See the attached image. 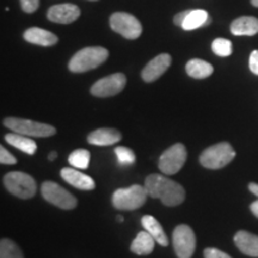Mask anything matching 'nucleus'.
Returning a JSON list of instances; mask_svg holds the SVG:
<instances>
[{
    "label": "nucleus",
    "instance_id": "1",
    "mask_svg": "<svg viewBox=\"0 0 258 258\" xmlns=\"http://www.w3.org/2000/svg\"><path fill=\"white\" fill-rule=\"evenodd\" d=\"M145 188L148 196L159 199L161 202L169 207L178 206L185 200V190L179 183L161 175H150L145 179Z\"/></svg>",
    "mask_w": 258,
    "mask_h": 258
},
{
    "label": "nucleus",
    "instance_id": "2",
    "mask_svg": "<svg viewBox=\"0 0 258 258\" xmlns=\"http://www.w3.org/2000/svg\"><path fill=\"white\" fill-rule=\"evenodd\" d=\"M109 51L103 47H86L77 51L69 62V70L74 73L88 72L101 66L108 59Z\"/></svg>",
    "mask_w": 258,
    "mask_h": 258
},
{
    "label": "nucleus",
    "instance_id": "3",
    "mask_svg": "<svg viewBox=\"0 0 258 258\" xmlns=\"http://www.w3.org/2000/svg\"><path fill=\"white\" fill-rule=\"evenodd\" d=\"M145 185L134 184L129 188L117 189L112 195V205L118 211H135L143 207L147 200Z\"/></svg>",
    "mask_w": 258,
    "mask_h": 258
},
{
    "label": "nucleus",
    "instance_id": "4",
    "mask_svg": "<svg viewBox=\"0 0 258 258\" xmlns=\"http://www.w3.org/2000/svg\"><path fill=\"white\" fill-rule=\"evenodd\" d=\"M235 157V151L231 144L220 143L206 148L200 156V164L206 169H222L231 163Z\"/></svg>",
    "mask_w": 258,
    "mask_h": 258
},
{
    "label": "nucleus",
    "instance_id": "5",
    "mask_svg": "<svg viewBox=\"0 0 258 258\" xmlns=\"http://www.w3.org/2000/svg\"><path fill=\"white\" fill-rule=\"evenodd\" d=\"M4 125L6 128L11 129L15 133L27 135V137L34 138H48L53 137L56 133V129L50 124L41 123V122L25 120V118L18 117H8L5 118Z\"/></svg>",
    "mask_w": 258,
    "mask_h": 258
},
{
    "label": "nucleus",
    "instance_id": "6",
    "mask_svg": "<svg viewBox=\"0 0 258 258\" xmlns=\"http://www.w3.org/2000/svg\"><path fill=\"white\" fill-rule=\"evenodd\" d=\"M5 188L19 199H31L36 194L37 185L30 175L19 171H12L4 177Z\"/></svg>",
    "mask_w": 258,
    "mask_h": 258
},
{
    "label": "nucleus",
    "instance_id": "7",
    "mask_svg": "<svg viewBox=\"0 0 258 258\" xmlns=\"http://www.w3.org/2000/svg\"><path fill=\"white\" fill-rule=\"evenodd\" d=\"M188 153L183 144H175L161 153L158 161L160 171L165 175H176L184 166Z\"/></svg>",
    "mask_w": 258,
    "mask_h": 258
},
{
    "label": "nucleus",
    "instance_id": "8",
    "mask_svg": "<svg viewBox=\"0 0 258 258\" xmlns=\"http://www.w3.org/2000/svg\"><path fill=\"white\" fill-rule=\"evenodd\" d=\"M41 192L43 199L51 205L56 206L61 209H73L77 207V199L67 191L66 189L55 182H44L41 186Z\"/></svg>",
    "mask_w": 258,
    "mask_h": 258
},
{
    "label": "nucleus",
    "instance_id": "9",
    "mask_svg": "<svg viewBox=\"0 0 258 258\" xmlns=\"http://www.w3.org/2000/svg\"><path fill=\"white\" fill-rule=\"evenodd\" d=\"M110 27L112 30L128 40H135L143 32V27L137 17L127 12H115L111 15Z\"/></svg>",
    "mask_w": 258,
    "mask_h": 258
},
{
    "label": "nucleus",
    "instance_id": "10",
    "mask_svg": "<svg viewBox=\"0 0 258 258\" xmlns=\"http://www.w3.org/2000/svg\"><path fill=\"white\" fill-rule=\"evenodd\" d=\"M173 249L178 258H191L196 249V237L188 225H178L172 234Z\"/></svg>",
    "mask_w": 258,
    "mask_h": 258
},
{
    "label": "nucleus",
    "instance_id": "11",
    "mask_svg": "<svg viewBox=\"0 0 258 258\" xmlns=\"http://www.w3.org/2000/svg\"><path fill=\"white\" fill-rule=\"evenodd\" d=\"M125 84H127V78L123 73H114L96 82L90 91L95 97L105 98L120 93L124 89Z\"/></svg>",
    "mask_w": 258,
    "mask_h": 258
},
{
    "label": "nucleus",
    "instance_id": "12",
    "mask_svg": "<svg viewBox=\"0 0 258 258\" xmlns=\"http://www.w3.org/2000/svg\"><path fill=\"white\" fill-rule=\"evenodd\" d=\"M80 16V10L74 4H57L48 10L47 17L49 21L59 24H70L76 22Z\"/></svg>",
    "mask_w": 258,
    "mask_h": 258
},
{
    "label": "nucleus",
    "instance_id": "13",
    "mask_svg": "<svg viewBox=\"0 0 258 258\" xmlns=\"http://www.w3.org/2000/svg\"><path fill=\"white\" fill-rule=\"evenodd\" d=\"M171 62H172L171 55H169V54H160L144 67L141 77L146 83H152L158 78H160L166 72L167 69L171 66Z\"/></svg>",
    "mask_w": 258,
    "mask_h": 258
},
{
    "label": "nucleus",
    "instance_id": "14",
    "mask_svg": "<svg viewBox=\"0 0 258 258\" xmlns=\"http://www.w3.org/2000/svg\"><path fill=\"white\" fill-rule=\"evenodd\" d=\"M61 177L70 185L80 190H93L96 186L95 180L91 177L84 175L80 171H77L72 167H64L61 170Z\"/></svg>",
    "mask_w": 258,
    "mask_h": 258
},
{
    "label": "nucleus",
    "instance_id": "15",
    "mask_svg": "<svg viewBox=\"0 0 258 258\" xmlns=\"http://www.w3.org/2000/svg\"><path fill=\"white\" fill-rule=\"evenodd\" d=\"M121 139V133L114 128H99L89 134L88 141L95 146H110L120 143Z\"/></svg>",
    "mask_w": 258,
    "mask_h": 258
},
{
    "label": "nucleus",
    "instance_id": "16",
    "mask_svg": "<svg viewBox=\"0 0 258 258\" xmlns=\"http://www.w3.org/2000/svg\"><path fill=\"white\" fill-rule=\"evenodd\" d=\"M24 40L29 42V43L37 44V46L42 47H51L57 43L59 38L53 32L44 30L41 28H29L23 35Z\"/></svg>",
    "mask_w": 258,
    "mask_h": 258
},
{
    "label": "nucleus",
    "instance_id": "17",
    "mask_svg": "<svg viewBox=\"0 0 258 258\" xmlns=\"http://www.w3.org/2000/svg\"><path fill=\"white\" fill-rule=\"evenodd\" d=\"M234 244L246 256L258 257V235L239 231L234 235Z\"/></svg>",
    "mask_w": 258,
    "mask_h": 258
},
{
    "label": "nucleus",
    "instance_id": "18",
    "mask_svg": "<svg viewBox=\"0 0 258 258\" xmlns=\"http://www.w3.org/2000/svg\"><path fill=\"white\" fill-rule=\"evenodd\" d=\"M231 32L235 36H253L258 34V18L243 16L234 19L231 24Z\"/></svg>",
    "mask_w": 258,
    "mask_h": 258
},
{
    "label": "nucleus",
    "instance_id": "19",
    "mask_svg": "<svg viewBox=\"0 0 258 258\" xmlns=\"http://www.w3.org/2000/svg\"><path fill=\"white\" fill-rule=\"evenodd\" d=\"M156 243L157 241L154 240V238L147 231L139 232L135 239L132 241L131 251L135 254H139V256L150 254L154 250Z\"/></svg>",
    "mask_w": 258,
    "mask_h": 258
},
{
    "label": "nucleus",
    "instance_id": "20",
    "mask_svg": "<svg viewBox=\"0 0 258 258\" xmlns=\"http://www.w3.org/2000/svg\"><path fill=\"white\" fill-rule=\"evenodd\" d=\"M141 225L145 228V231H147L158 244L161 246H167L169 241H167V237L165 234V231L161 227L160 222L157 220L156 218L152 215H144L141 219Z\"/></svg>",
    "mask_w": 258,
    "mask_h": 258
},
{
    "label": "nucleus",
    "instance_id": "21",
    "mask_svg": "<svg viewBox=\"0 0 258 258\" xmlns=\"http://www.w3.org/2000/svg\"><path fill=\"white\" fill-rule=\"evenodd\" d=\"M5 141L16 148H18L22 152L32 156L35 154L37 150V145L32 139H30L27 135H22L18 133H10L5 135Z\"/></svg>",
    "mask_w": 258,
    "mask_h": 258
},
{
    "label": "nucleus",
    "instance_id": "22",
    "mask_svg": "<svg viewBox=\"0 0 258 258\" xmlns=\"http://www.w3.org/2000/svg\"><path fill=\"white\" fill-rule=\"evenodd\" d=\"M186 73L194 79H205L208 78L213 73V66L207 61L201 59L190 60L185 66Z\"/></svg>",
    "mask_w": 258,
    "mask_h": 258
},
{
    "label": "nucleus",
    "instance_id": "23",
    "mask_svg": "<svg viewBox=\"0 0 258 258\" xmlns=\"http://www.w3.org/2000/svg\"><path fill=\"white\" fill-rule=\"evenodd\" d=\"M211 19L208 17L207 11L205 10L198 9V10H191L188 17L185 18L184 23H183L182 28L184 30H194V29H198L205 25H208Z\"/></svg>",
    "mask_w": 258,
    "mask_h": 258
},
{
    "label": "nucleus",
    "instance_id": "24",
    "mask_svg": "<svg viewBox=\"0 0 258 258\" xmlns=\"http://www.w3.org/2000/svg\"><path fill=\"white\" fill-rule=\"evenodd\" d=\"M90 159H91V154L88 150L79 148V150L73 151L69 157V163L76 169L85 170L89 167Z\"/></svg>",
    "mask_w": 258,
    "mask_h": 258
},
{
    "label": "nucleus",
    "instance_id": "25",
    "mask_svg": "<svg viewBox=\"0 0 258 258\" xmlns=\"http://www.w3.org/2000/svg\"><path fill=\"white\" fill-rule=\"evenodd\" d=\"M0 258H24V256L15 241L2 239L0 241Z\"/></svg>",
    "mask_w": 258,
    "mask_h": 258
},
{
    "label": "nucleus",
    "instance_id": "26",
    "mask_svg": "<svg viewBox=\"0 0 258 258\" xmlns=\"http://www.w3.org/2000/svg\"><path fill=\"white\" fill-rule=\"evenodd\" d=\"M212 50L218 56L226 57L231 55L233 47H232V42L230 40H226V38H215L212 43Z\"/></svg>",
    "mask_w": 258,
    "mask_h": 258
},
{
    "label": "nucleus",
    "instance_id": "27",
    "mask_svg": "<svg viewBox=\"0 0 258 258\" xmlns=\"http://www.w3.org/2000/svg\"><path fill=\"white\" fill-rule=\"evenodd\" d=\"M115 154L116 157H117L118 163H120L121 165L125 166V165H132V164H134L135 154L131 148L124 147V146H118L115 148Z\"/></svg>",
    "mask_w": 258,
    "mask_h": 258
},
{
    "label": "nucleus",
    "instance_id": "28",
    "mask_svg": "<svg viewBox=\"0 0 258 258\" xmlns=\"http://www.w3.org/2000/svg\"><path fill=\"white\" fill-rule=\"evenodd\" d=\"M19 3H21L22 10L27 14H32L40 6V0H19Z\"/></svg>",
    "mask_w": 258,
    "mask_h": 258
},
{
    "label": "nucleus",
    "instance_id": "29",
    "mask_svg": "<svg viewBox=\"0 0 258 258\" xmlns=\"http://www.w3.org/2000/svg\"><path fill=\"white\" fill-rule=\"evenodd\" d=\"M0 163H2L3 165H10V164L17 163V159H16L4 146H2L0 147Z\"/></svg>",
    "mask_w": 258,
    "mask_h": 258
},
{
    "label": "nucleus",
    "instance_id": "30",
    "mask_svg": "<svg viewBox=\"0 0 258 258\" xmlns=\"http://www.w3.org/2000/svg\"><path fill=\"white\" fill-rule=\"evenodd\" d=\"M203 256L205 258H232L230 254L225 253L224 251L215 249V247H207L203 251Z\"/></svg>",
    "mask_w": 258,
    "mask_h": 258
},
{
    "label": "nucleus",
    "instance_id": "31",
    "mask_svg": "<svg viewBox=\"0 0 258 258\" xmlns=\"http://www.w3.org/2000/svg\"><path fill=\"white\" fill-rule=\"evenodd\" d=\"M249 190L252 194H254V195H256L257 198H258V184H257V183H250V184H249ZM250 209H251V212H252L253 214L258 218V199H257V201H254V202L251 203Z\"/></svg>",
    "mask_w": 258,
    "mask_h": 258
},
{
    "label": "nucleus",
    "instance_id": "32",
    "mask_svg": "<svg viewBox=\"0 0 258 258\" xmlns=\"http://www.w3.org/2000/svg\"><path fill=\"white\" fill-rule=\"evenodd\" d=\"M250 70L251 72L258 76V50H253L250 55Z\"/></svg>",
    "mask_w": 258,
    "mask_h": 258
},
{
    "label": "nucleus",
    "instance_id": "33",
    "mask_svg": "<svg viewBox=\"0 0 258 258\" xmlns=\"http://www.w3.org/2000/svg\"><path fill=\"white\" fill-rule=\"evenodd\" d=\"M190 11H191V10H185V11H182V12H179V14H177L175 16V18H173V22H175V24L182 28V25H183V23H184L185 18L188 17Z\"/></svg>",
    "mask_w": 258,
    "mask_h": 258
},
{
    "label": "nucleus",
    "instance_id": "34",
    "mask_svg": "<svg viewBox=\"0 0 258 258\" xmlns=\"http://www.w3.org/2000/svg\"><path fill=\"white\" fill-rule=\"evenodd\" d=\"M56 156H57V153L55 152V151H54V152H50L49 153V157H48V159H49L50 161L54 160V159H56Z\"/></svg>",
    "mask_w": 258,
    "mask_h": 258
},
{
    "label": "nucleus",
    "instance_id": "35",
    "mask_svg": "<svg viewBox=\"0 0 258 258\" xmlns=\"http://www.w3.org/2000/svg\"><path fill=\"white\" fill-rule=\"evenodd\" d=\"M251 4H252L253 6H256V8H258V0H251Z\"/></svg>",
    "mask_w": 258,
    "mask_h": 258
},
{
    "label": "nucleus",
    "instance_id": "36",
    "mask_svg": "<svg viewBox=\"0 0 258 258\" xmlns=\"http://www.w3.org/2000/svg\"><path fill=\"white\" fill-rule=\"evenodd\" d=\"M116 220L117 221H123V217H122V215H117V218H116Z\"/></svg>",
    "mask_w": 258,
    "mask_h": 258
},
{
    "label": "nucleus",
    "instance_id": "37",
    "mask_svg": "<svg viewBox=\"0 0 258 258\" xmlns=\"http://www.w3.org/2000/svg\"><path fill=\"white\" fill-rule=\"evenodd\" d=\"M90 2H96V0H90Z\"/></svg>",
    "mask_w": 258,
    "mask_h": 258
}]
</instances>
